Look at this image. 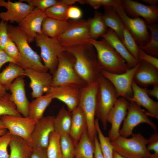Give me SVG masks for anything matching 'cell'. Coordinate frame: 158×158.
<instances>
[{"instance_id": "6da1fadb", "label": "cell", "mask_w": 158, "mask_h": 158, "mask_svg": "<svg viewBox=\"0 0 158 158\" xmlns=\"http://www.w3.org/2000/svg\"><path fill=\"white\" fill-rule=\"evenodd\" d=\"M65 49L74 56L75 70L87 85L97 82L102 69L97 61L93 46L90 43Z\"/></svg>"}, {"instance_id": "7a4b0ae2", "label": "cell", "mask_w": 158, "mask_h": 158, "mask_svg": "<svg viewBox=\"0 0 158 158\" xmlns=\"http://www.w3.org/2000/svg\"><path fill=\"white\" fill-rule=\"evenodd\" d=\"M7 28L9 37L16 44L20 53V59L16 64L24 70L47 72L48 70L42 63L40 56L30 47L19 27L8 24Z\"/></svg>"}, {"instance_id": "3957f363", "label": "cell", "mask_w": 158, "mask_h": 158, "mask_svg": "<svg viewBox=\"0 0 158 158\" xmlns=\"http://www.w3.org/2000/svg\"><path fill=\"white\" fill-rule=\"evenodd\" d=\"M75 63L74 56L66 49L60 54L57 67L52 75L51 87L69 86L80 89L87 85L76 73Z\"/></svg>"}, {"instance_id": "277c9868", "label": "cell", "mask_w": 158, "mask_h": 158, "mask_svg": "<svg viewBox=\"0 0 158 158\" xmlns=\"http://www.w3.org/2000/svg\"><path fill=\"white\" fill-rule=\"evenodd\" d=\"M90 43L94 47L98 63L102 69L115 74H121L130 68L124 59L104 40L90 39Z\"/></svg>"}, {"instance_id": "5b68a950", "label": "cell", "mask_w": 158, "mask_h": 158, "mask_svg": "<svg viewBox=\"0 0 158 158\" xmlns=\"http://www.w3.org/2000/svg\"><path fill=\"white\" fill-rule=\"evenodd\" d=\"M97 82L95 116L101 121L103 129L107 128V116L118 98L116 90L111 82L100 74Z\"/></svg>"}, {"instance_id": "8992f818", "label": "cell", "mask_w": 158, "mask_h": 158, "mask_svg": "<svg viewBox=\"0 0 158 158\" xmlns=\"http://www.w3.org/2000/svg\"><path fill=\"white\" fill-rule=\"evenodd\" d=\"M129 138L120 136L111 141L114 150L127 158H150L152 154L147 149L148 140L140 133H133Z\"/></svg>"}, {"instance_id": "52a82bcc", "label": "cell", "mask_w": 158, "mask_h": 158, "mask_svg": "<svg viewBox=\"0 0 158 158\" xmlns=\"http://www.w3.org/2000/svg\"><path fill=\"white\" fill-rule=\"evenodd\" d=\"M98 87L97 81L88 85L80 89L79 106L86 119L88 136L94 143L97 135L95 124L96 97Z\"/></svg>"}, {"instance_id": "ba28073f", "label": "cell", "mask_w": 158, "mask_h": 158, "mask_svg": "<svg viewBox=\"0 0 158 158\" xmlns=\"http://www.w3.org/2000/svg\"><path fill=\"white\" fill-rule=\"evenodd\" d=\"M68 27L61 35L55 38L63 47L90 43L89 20H70Z\"/></svg>"}, {"instance_id": "9c48e42d", "label": "cell", "mask_w": 158, "mask_h": 158, "mask_svg": "<svg viewBox=\"0 0 158 158\" xmlns=\"http://www.w3.org/2000/svg\"><path fill=\"white\" fill-rule=\"evenodd\" d=\"M113 7L140 47L149 41L150 34L145 20L140 17L132 18L128 16L123 9L119 0H114Z\"/></svg>"}, {"instance_id": "30bf717a", "label": "cell", "mask_w": 158, "mask_h": 158, "mask_svg": "<svg viewBox=\"0 0 158 158\" xmlns=\"http://www.w3.org/2000/svg\"><path fill=\"white\" fill-rule=\"evenodd\" d=\"M35 41L40 48V56L45 66L53 74L57 67L59 57L66 50L55 38L49 37L43 34H37Z\"/></svg>"}, {"instance_id": "8fae6325", "label": "cell", "mask_w": 158, "mask_h": 158, "mask_svg": "<svg viewBox=\"0 0 158 158\" xmlns=\"http://www.w3.org/2000/svg\"><path fill=\"white\" fill-rule=\"evenodd\" d=\"M122 128L120 130V135L127 138L133 133L134 128L139 124L145 123L148 124L155 132L156 125L149 118L146 112L135 103L130 102L126 117Z\"/></svg>"}, {"instance_id": "7c38bea8", "label": "cell", "mask_w": 158, "mask_h": 158, "mask_svg": "<svg viewBox=\"0 0 158 158\" xmlns=\"http://www.w3.org/2000/svg\"><path fill=\"white\" fill-rule=\"evenodd\" d=\"M0 119L12 135L21 138L32 146L31 135L37 121L22 116L4 115Z\"/></svg>"}, {"instance_id": "4fadbf2b", "label": "cell", "mask_w": 158, "mask_h": 158, "mask_svg": "<svg viewBox=\"0 0 158 158\" xmlns=\"http://www.w3.org/2000/svg\"><path fill=\"white\" fill-rule=\"evenodd\" d=\"M139 62L135 67L130 68L121 74L114 73L103 69L101 70V74L109 80L114 87L118 98L123 97L128 99L132 96V83L134 74Z\"/></svg>"}, {"instance_id": "5bb4252c", "label": "cell", "mask_w": 158, "mask_h": 158, "mask_svg": "<svg viewBox=\"0 0 158 158\" xmlns=\"http://www.w3.org/2000/svg\"><path fill=\"white\" fill-rule=\"evenodd\" d=\"M126 14L132 18L141 17L147 24L157 23L158 21V7L147 6L133 0H119Z\"/></svg>"}, {"instance_id": "9a60e30c", "label": "cell", "mask_w": 158, "mask_h": 158, "mask_svg": "<svg viewBox=\"0 0 158 158\" xmlns=\"http://www.w3.org/2000/svg\"><path fill=\"white\" fill-rule=\"evenodd\" d=\"M129 103V101L125 98H118L107 116V121L111 124L108 137L111 142L120 136V127L126 115Z\"/></svg>"}, {"instance_id": "2e32d148", "label": "cell", "mask_w": 158, "mask_h": 158, "mask_svg": "<svg viewBox=\"0 0 158 158\" xmlns=\"http://www.w3.org/2000/svg\"><path fill=\"white\" fill-rule=\"evenodd\" d=\"M46 17L45 12L35 8L18 24V26L25 35L29 43L35 41L37 34H42V24Z\"/></svg>"}, {"instance_id": "e0dca14e", "label": "cell", "mask_w": 158, "mask_h": 158, "mask_svg": "<svg viewBox=\"0 0 158 158\" xmlns=\"http://www.w3.org/2000/svg\"><path fill=\"white\" fill-rule=\"evenodd\" d=\"M54 117L47 116L37 121L31 136L32 147H40L47 149L50 135L55 131Z\"/></svg>"}, {"instance_id": "ac0fdd59", "label": "cell", "mask_w": 158, "mask_h": 158, "mask_svg": "<svg viewBox=\"0 0 158 158\" xmlns=\"http://www.w3.org/2000/svg\"><path fill=\"white\" fill-rule=\"evenodd\" d=\"M25 76L30 80L29 86L32 92V98H36L42 96L48 92L50 87L52 80V75L47 72H40L32 69L25 70Z\"/></svg>"}, {"instance_id": "d6986e66", "label": "cell", "mask_w": 158, "mask_h": 158, "mask_svg": "<svg viewBox=\"0 0 158 158\" xmlns=\"http://www.w3.org/2000/svg\"><path fill=\"white\" fill-rule=\"evenodd\" d=\"M25 86L23 78L20 76L11 84L8 90L11 93L9 99L15 104L18 111L23 117H27L29 102L26 96Z\"/></svg>"}, {"instance_id": "ffe728a7", "label": "cell", "mask_w": 158, "mask_h": 158, "mask_svg": "<svg viewBox=\"0 0 158 158\" xmlns=\"http://www.w3.org/2000/svg\"><path fill=\"white\" fill-rule=\"evenodd\" d=\"M6 11L0 12V19L4 22L19 24L35 8L26 3L19 0H8L5 7Z\"/></svg>"}, {"instance_id": "44dd1931", "label": "cell", "mask_w": 158, "mask_h": 158, "mask_svg": "<svg viewBox=\"0 0 158 158\" xmlns=\"http://www.w3.org/2000/svg\"><path fill=\"white\" fill-rule=\"evenodd\" d=\"M64 103L72 112L79 105L80 89L69 86L51 87L46 93Z\"/></svg>"}, {"instance_id": "7402d4cb", "label": "cell", "mask_w": 158, "mask_h": 158, "mask_svg": "<svg viewBox=\"0 0 158 158\" xmlns=\"http://www.w3.org/2000/svg\"><path fill=\"white\" fill-rule=\"evenodd\" d=\"M132 87V96L127 100L135 103L140 107H143L147 110L146 113L148 116L158 119V102L150 97L147 88L140 87L133 81Z\"/></svg>"}, {"instance_id": "603a6c76", "label": "cell", "mask_w": 158, "mask_h": 158, "mask_svg": "<svg viewBox=\"0 0 158 158\" xmlns=\"http://www.w3.org/2000/svg\"><path fill=\"white\" fill-rule=\"evenodd\" d=\"M133 80L141 87L158 84V69L147 62L141 61L134 73Z\"/></svg>"}, {"instance_id": "cb8c5ba5", "label": "cell", "mask_w": 158, "mask_h": 158, "mask_svg": "<svg viewBox=\"0 0 158 158\" xmlns=\"http://www.w3.org/2000/svg\"><path fill=\"white\" fill-rule=\"evenodd\" d=\"M102 37L124 59L130 68L135 67L139 62L128 51L118 36L112 30L109 28Z\"/></svg>"}, {"instance_id": "d4e9b609", "label": "cell", "mask_w": 158, "mask_h": 158, "mask_svg": "<svg viewBox=\"0 0 158 158\" xmlns=\"http://www.w3.org/2000/svg\"><path fill=\"white\" fill-rule=\"evenodd\" d=\"M71 113V122L69 135L75 146L84 131L87 129V124L85 116L79 106Z\"/></svg>"}, {"instance_id": "484cf974", "label": "cell", "mask_w": 158, "mask_h": 158, "mask_svg": "<svg viewBox=\"0 0 158 158\" xmlns=\"http://www.w3.org/2000/svg\"><path fill=\"white\" fill-rule=\"evenodd\" d=\"M9 145L10 150L9 158H30L33 147L21 138L12 135Z\"/></svg>"}, {"instance_id": "4316f807", "label": "cell", "mask_w": 158, "mask_h": 158, "mask_svg": "<svg viewBox=\"0 0 158 158\" xmlns=\"http://www.w3.org/2000/svg\"><path fill=\"white\" fill-rule=\"evenodd\" d=\"M104 13L102 14L103 21L107 27L113 30L121 41L125 26L111 6L103 7Z\"/></svg>"}, {"instance_id": "83f0119b", "label": "cell", "mask_w": 158, "mask_h": 158, "mask_svg": "<svg viewBox=\"0 0 158 158\" xmlns=\"http://www.w3.org/2000/svg\"><path fill=\"white\" fill-rule=\"evenodd\" d=\"M69 24L68 21L60 20L47 17L42 24V33L49 37L56 38L67 29Z\"/></svg>"}, {"instance_id": "f1b7e54d", "label": "cell", "mask_w": 158, "mask_h": 158, "mask_svg": "<svg viewBox=\"0 0 158 158\" xmlns=\"http://www.w3.org/2000/svg\"><path fill=\"white\" fill-rule=\"evenodd\" d=\"M53 99L49 95L46 94L29 102L28 117L36 121L41 119L45 110Z\"/></svg>"}, {"instance_id": "f546056e", "label": "cell", "mask_w": 158, "mask_h": 158, "mask_svg": "<svg viewBox=\"0 0 158 158\" xmlns=\"http://www.w3.org/2000/svg\"><path fill=\"white\" fill-rule=\"evenodd\" d=\"M94 143L90 138L86 129L75 146V158H94Z\"/></svg>"}, {"instance_id": "4dcf8cb0", "label": "cell", "mask_w": 158, "mask_h": 158, "mask_svg": "<svg viewBox=\"0 0 158 158\" xmlns=\"http://www.w3.org/2000/svg\"><path fill=\"white\" fill-rule=\"evenodd\" d=\"M25 75V70L17 64L10 62L0 72V84L7 90L13 80L18 77Z\"/></svg>"}, {"instance_id": "1f68e13d", "label": "cell", "mask_w": 158, "mask_h": 158, "mask_svg": "<svg viewBox=\"0 0 158 158\" xmlns=\"http://www.w3.org/2000/svg\"><path fill=\"white\" fill-rule=\"evenodd\" d=\"M72 113L63 106L56 117L54 122L55 131L60 135H69L71 127Z\"/></svg>"}, {"instance_id": "d6a6232c", "label": "cell", "mask_w": 158, "mask_h": 158, "mask_svg": "<svg viewBox=\"0 0 158 158\" xmlns=\"http://www.w3.org/2000/svg\"><path fill=\"white\" fill-rule=\"evenodd\" d=\"M89 20V34L91 39L96 40L107 32V27L103 20L102 14L100 12L95 11L93 17Z\"/></svg>"}, {"instance_id": "836d02e7", "label": "cell", "mask_w": 158, "mask_h": 158, "mask_svg": "<svg viewBox=\"0 0 158 158\" xmlns=\"http://www.w3.org/2000/svg\"><path fill=\"white\" fill-rule=\"evenodd\" d=\"M150 32V37L148 42L140 47L146 54L153 56L158 57V25L157 23L147 25Z\"/></svg>"}, {"instance_id": "e575fe53", "label": "cell", "mask_w": 158, "mask_h": 158, "mask_svg": "<svg viewBox=\"0 0 158 158\" xmlns=\"http://www.w3.org/2000/svg\"><path fill=\"white\" fill-rule=\"evenodd\" d=\"M99 120L97 118L95 119V124L102 153L104 158H113V147L109 138L103 134L99 126Z\"/></svg>"}, {"instance_id": "d590c367", "label": "cell", "mask_w": 158, "mask_h": 158, "mask_svg": "<svg viewBox=\"0 0 158 158\" xmlns=\"http://www.w3.org/2000/svg\"><path fill=\"white\" fill-rule=\"evenodd\" d=\"M60 140V135L55 131L51 133L46 149L47 158H62Z\"/></svg>"}, {"instance_id": "8d00e7d4", "label": "cell", "mask_w": 158, "mask_h": 158, "mask_svg": "<svg viewBox=\"0 0 158 158\" xmlns=\"http://www.w3.org/2000/svg\"><path fill=\"white\" fill-rule=\"evenodd\" d=\"M69 6L65 4L63 0L52 6L45 11L47 17L63 21H68L67 11Z\"/></svg>"}, {"instance_id": "74e56055", "label": "cell", "mask_w": 158, "mask_h": 158, "mask_svg": "<svg viewBox=\"0 0 158 158\" xmlns=\"http://www.w3.org/2000/svg\"><path fill=\"white\" fill-rule=\"evenodd\" d=\"M121 41L130 54L138 60V55L140 48L137 44L132 35L125 27L123 30V38Z\"/></svg>"}, {"instance_id": "f35d334b", "label": "cell", "mask_w": 158, "mask_h": 158, "mask_svg": "<svg viewBox=\"0 0 158 158\" xmlns=\"http://www.w3.org/2000/svg\"><path fill=\"white\" fill-rule=\"evenodd\" d=\"M60 142L62 158H75V146L69 135H60Z\"/></svg>"}, {"instance_id": "ab89813d", "label": "cell", "mask_w": 158, "mask_h": 158, "mask_svg": "<svg viewBox=\"0 0 158 158\" xmlns=\"http://www.w3.org/2000/svg\"><path fill=\"white\" fill-rule=\"evenodd\" d=\"M10 94L7 93L0 98V118L4 115L21 116L17 110L14 103L9 99Z\"/></svg>"}, {"instance_id": "60d3db41", "label": "cell", "mask_w": 158, "mask_h": 158, "mask_svg": "<svg viewBox=\"0 0 158 158\" xmlns=\"http://www.w3.org/2000/svg\"><path fill=\"white\" fill-rule=\"evenodd\" d=\"M25 2L36 8L42 11L45 12L52 6L59 3L60 0H20Z\"/></svg>"}, {"instance_id": "b9f144b4", "label": "cell", "mask_w": 158, "mask_h": 158, "mask_svg": "<svg viewBox=\"0 0 158 158\" xmlns=\"http://www.w3.org/2000/svg\"><path fill=\"white\" fill-rule=\"evenodd\" d=\"M3 50L17 64L20 59V53L15 42L9 38L4 47Z\"/></svg>"}, {"instance_id": "7bdbcfd3", "label": "cell", "mask_w": 158, "mask_h": 158, "mask_svg": "<svg viewBox=\"0 0 158 158\" xmlns=\"http://www.w3.org/2000/svg\"><path fill=\"white\" fill-rule=\"evenodd\" d=\"M12 137L8 131L0 136V158H9V155L7 151V147Z\"/></svg>"}, {"instance_id": "ee69618b", "label": "cell", "mask_w": 158, "mask_h": 158, "mask_svg": "<svg viewBox=\"0 0 158 158\" xmlns=\"http://www.w3.org/2000/svg\"><path fill=\"white\" fill-rule=\"evenodd\" d=\"M114 0H80L81 4H89L95 9L99 8L101 6H113Z\"/></svg>"}, {"instance_id": "f6af8a7d", "label": "cell", "mask_w": 158, "mask_h": 158, "mask_svg": "<svg viewBox=\"0 0 158 158\" xmlns=\"http://www.w3.org/2000/svg\"><path fill=\"white\" fill-rule=\"evenodd\" d=\"M7 22L0 21V48L3 49L9 37L8 31Z\"/></svg>"}, {"instance_id": "bcb514c9", "label": "cell", "mask_w": 158, "mask_h": 158, "mask_svg": "<svg viewBox=\"0 0 158 158\" xmlns=\"http://www.w3.org/2000/svg\"><path fill=\"white\" fill-rule=\"evenodd\" d=\"M138 60L143 61L152 65L158 69V59L145 53L141 48L138 56Z\"/></svg>"}, {"instance_id": "7dc6e473", "label": "cell", "mask_w": 158, "mask_h": 158, "mask_svg": "<svg viewBox=\"0 0 158 158\" xmlns=\"http://www.w3.org/2000/svg\"><path fill=\"white\" fill-rule=\"evenodd\" d=\"M67 14L68 19L76 20L80 19L82 16L83 13L79 8L71 5L69 6L68 8Z\"/></svg>"}, {"instance_id": "c3c4849f", "label": "cell", "mask_w": 158, "mask_h": 158, "mask_svg": "<svg viewBox=\"0 0 158 158\" xmlns=\"http://www.w3.org/2000/svg\"><path fill=\"white\" fill-rule=\"evenodd\" d=\"M148 142L147 146L149 151H153L156 155H158V133L157 132L153 134L148 139Z\"/></svg>"}, {"instance_id": "681fc988", "label": "cell", "mask_w": 158, "mask_h": 158, "mask_svg": "<svg viewBox=\"0 0 158 158\" xmlns=\"http://www.w3.org/2000/svg\"><path fill=\"white\" fill-rule=\"evenodd\" d=\"M30 158H47L46 149L40 147H33Z\"/></svg>"}, {"instance_id": "f907efd6", "label": "cell", "mask_w": 158, "mask_h": 158, "mask_svg": "<svg viewBox=\"0 0 158 158\" xmlns=\"http://www.w3.org/2000/svg\"><path fill=\"white\" fill-rule=\"evenodd\" d=\"M8 62L15 63L14 61L10 57L3 49L0 48V70L3 65Z\"/></svg>"}, {"instance_id": "816d5d0a", "label": "cell", "mask_w": 158, "mask_h": 158, "mask_svg": "<svg viewBox=\"0 0 158 158\" xmlns=\"http://www.w3.org/2000/svg\"><path fill=\"white\" fill-rule=\"evenodd\" d=\"M94 144L95 150L94 158H104L100 149L97 135L94 138Z\"/></svg>"}, {"instance_id": "f5cc1de1", "label": "cell", "mask_w": 158, "mask_h": 158, "mask_svg": "<svg viewBox=\"0 0 158 158\" xmlns=\"http://www.w3.org/2000/svg\"><path fill=\"white\" fill-rule=\"evenodd\" d=\"M153 86L152 89H147L148 94L149 96L154 97L158 99V84L154 85Z\"/></svg>"}, {"instance_id": "db71d44e", "label": "cell", "mask_w": 158, "mask_h": 158, "mask_svg": "<svg viewBox=\"0 0 158 158\" xmlns=\"http://www.w3.org/2000/svg\"><path fill=\"white\" fill-rule=\"evenodd\" d=\"M6 89L0 84V98L5 96L7 94Z\"/></svg>"}, {"instance_id": "11a10c76", "label": "cell", "mask_w": 158, "mask_h": 158, "mask_svg": "<svg viewBox=\"0 0 158 158\" xmlns=\"http://www.w3.org/2000/svg\"><path fill=\"white\" fill-rule=\"evenodd\" d=\"M143 2L149 4L150 6H157L158 3V0H142Z\"/></svg>"}, {"instance_id": "9f6ffc18", "label": "cell", "mask_w": 158, "mask_h": 158, "mask_svg": "<svg viewBox=\"0 0 158 158\" xmlns=\"http://www.w3.org/2000/svg\"><path fill=\"white\" fill-rule=\"evenodd\" d=\"M113 158H127L126 157H124L118 153H117L114 150L113 152Z\"/></svg>"}, {"instance_id": "6f0895ef", "label": "cell", "mask_w": 158, "mask_h": 158, "mask_svg": "<svg viewBox=\"0 0 158 158\" xmlns=\"http://www.w3.org/2000/svg\"><path fill=\"white\" fill-rule=\"evenodd\" d=\"M6 4V2L4 0H0V7H5Z\"/></svg>"}, {"instance_id": "680465c9", "label": "cell", "mask_w": 158, "mask_h": 158, "mask_svg": "<svg viewBox=\"0 0 158 158\" xmlns=\"http://www.w3.org/2000/svg\"><path fill=\"white\" fill-rule=\"evenodd\" d=\"M4 129H7V128L0 119V130Z\"/></svg>"}, {"instance_id": "91938a15", "label": "cell", "mask_w": 158, "mask_h": 158, "mask_svg": "<svg viewBox=\"0 0 158 158\" xmlns=\"http://www.w3.org/2000/svg\"><path fill=\"white\" fill-rule=\"evenodd\" d=\"M7 132V129L0 130V136L4 134Z\"/></svg>"}, {"instance_id": "94428289", "label": "cell", "mask_w": 158, "mask_h": 158, "mask_svg": "<svg viewBox=\"0 0 158 158\" xmlns=\"http://www.w3.org/2000/svg\"><path fill=\"white\" fill-rule=\"evenodd\" d=\"M150 158H158V156H156L153 154H152V157Z\"/></svg>"}]
</instances>
